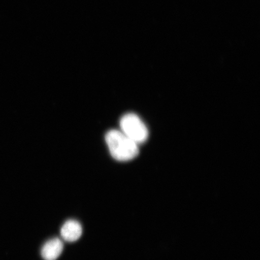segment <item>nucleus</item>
Listing matches in <instances>:
<instances>
[{
	"mask_svg": "<svg viewBox=\"0 0 260 260\" xmlns=\"http://www.w3.org/2000/svg\"><path fill=\"white\" fill-rule=\"evenodd\" d=\"M106 141L110 154L116 160L129 161L139 154V145L121 131L110 130L107 133Z\"/></svg>",
	"mask_w": 260,
	"mask_h": 260,
	"instance_id": "f257e3e1",
	"label": "nucleus"
},
{
	"mask_svg": "<svg viewBox=\"0 0 260 260\" xmlns=\"http://www.w3.org/2000/svg\"><path fill=\"white\" fill-rule=\"evenodd\" d=\"M121 132L132 141L139 145L148 138V129L144 122L135 113H127L120 122Z\"/></svg>",
	"mask_w": 260,
	"mask_h": 260,
	"instance_id": "f03ea898",
	"label": "nucleus"
},
{
	"mask_svg": "<svg viewBox=\"0 0 260 260\" xmlns=\"http://www.w3.org/2000/svg\"><path fill=\"white\" fill-rule=\"evenodd\" d=\"M60 233L64 240L73 242L79 240L82 235V227L78 221L69 220L63 224Z\"/></svg>",
	"mask_w": 260,
	"mask_h": 260,
	"instance_id": "7ed1b4c3",
	"label": "nucleus"
},
{
	"mask_svg": "<svg viewBox=\"0 0 260 260\" xmlns=\"http://www.w3.org/2000/svg\"><path fill=\"white\" fill-rule=\"evenodd\" d=\"M63 244L59 239L48 240L42 249L41 255L45 260H56L63 251Z\"/></svg>",
	"mask_w": 260,
	"mask_h": 260,
	"instance_id": "20e7f679",
	"label": "nucleus"
}]
</instances>
